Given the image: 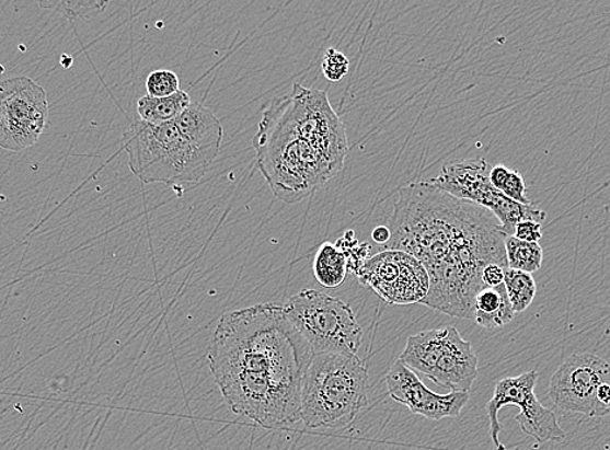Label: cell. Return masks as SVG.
Returning <instances> with one entry per match:
<instances>
[{
  "label": "cell",
  "mask_w": 610,
  "mask_h": 450,
  "mask_svg": "<svg viewBox=\"0 0 610 450\" xmlns=\"http://www.w3.org/2000/svg\"><path fill=\"white\" fill-rule=\"evenodd\" d=\"M312 357L284 307L272 302L223 314L208 348L210 372L231 412L265 428L301 420V386Z\"/></svg>",
  "instance_id": "cell-2"
},
{
  "label": "cell",
  "mask_w": 610,
  "mask_h": 450,
  "mask_svg": "<svg viewBox=\"0 0 610 450\" xmlns=\"http://www.w3.org/2000/svg\"><path fill=\"white\" fill-rule=\"evenodd\" d=\"M369 372L357 355H313L301 386L300 419L342 430L368 405Z\"/></svg>",
  "instance_id": "cell-4"
},
{
  "label": "cell",
  "mask_w": 610,
  "mask_h": 450,
  "mask_svg": "<svg viewBox=\"0 0 610 450\" xmlns=\"http://www.w3.org/2000/svg\"><path fill=\"white\" fill-rule=\"evenodd\" d=\"M514 236L520 239L522 242L539 243L543 236L542 223L522 221L515 228Z\"/></svg>",
  "instance_id": "cell-24"
},
{
  "label": "cell",
  "mask_w": 610,
  "mask_h": 450,
  "mask_svg": "<svg viewBox=\"0 0 610 450\" xmlns=\"http://www.w3.org/2000/svg\"><path fill=\"white\" fill-rule=\"evenodd\" d=\"M506 286L483 288L474 300V321L486 330H495L508 325L515 318Z\"/></svg>",
  "instance_id": "cell-15"
},
{
  "label": "cell",
  "mask_w": 610,
  "mask_h": 450,
  "mask_svg": "<svg viewBox=\"0 0 610 450\" xmlns=\"http://www.w3.org/2000/svg\"><path fill=\"white\" fill-rule=\"evenodd\" d=\"M610 381V364L591 354L567 357L552 376L550 397L560 411L584 414L586 417H605L607 413L598 403L601 383Z\"/></svg>",
  "instance_id": "cell-12"
},
{
  "label": "cell",
  "mask_w": 610,
  "mask_h": 450,
  "mask_svg": "<svg viewBox=\"0 0 610 450\" xmlns=\"http://www.w3.org/2000/svg\"><path fill=\"white\" fill-rule=\"evenodd\" d=\"M371 238L378 244L385 245L390 242L391 231L388 227H378L371 233Z\"/></svg>",
  "instance_id": "cell-28"
},
{
  "label": "cell",
  "mask_w": 610,
  "mask_h": 450,
  "mask_svg": "<svg viewBox=\"0 0 610 450\" xmlns=\"http://www.w3.org/2000/svg\"><path fill=\"white\" fill-rule=\"evenodd\" d=\"M500 192L510 200L526 204V206L530 204L528 196H526V184L523 177L517 171H510L506 184L503 185Z\"/></svg>",
  "instance_id": "cell-23"
},
{
  "label": "cell",
  "mask_w": 610,
  "mask_h": 450,
  "mask_svg": "<svg viewBox=\"0 0 610 450\" xmlns=\"http://www.w3.org/2000/svg\"><path fill=\"white\" fill-rule=\"evenodd\" d=\"M399 360L451 392L471 391L479 377V358L472 343L453 326L411 335Z\"/></svg>",
  "instance_id": "cell-7"
},
{
  "label": "cell",
  "mask_w": 610,
  "mask_h": 450,
  "mask_svg": "<svg viewBox=\"0 0 610 450\" xmlns=\"http://www.w3.org/2000/svg\"><path fill=\"white\" fill-rule=\"evenodd\" d=\"M516 450H518V449H516Z\"/></svg>",
  "instance_id": "cell-29"
},
{
  "label": "cell",
  "mask_w": 610,
  "mask_h": 450,
  "mask_svg": "<svg viewBox=\"0 0 610 450\" xmlns=\"http://www.w3.org/2000/svg\"><path fill=\"white\" fill-rule=\"evenodd\" d=\"M174 124L188 143L210 164L221 151L223 128L219 118L199 103H192L174 119Z\"/></svg>",
  "instance_id": "cell-14"
},
{
  "label": "cell",
  "mask_w": 610,
  "mask_h": 450,
  "mask_svg": "<svg viewBox=\"0 0 610 450\" xmlns=\"http://www.w3.org/2000/svg\"><path fill=\"white\" fill-rule=\"evenodd\" d=\"M508 269L536 273L543 264V249L539 243L522 242L515 236H506Z\"/></svg>",
  "instance_id": "cell-18"
},
{
  "label": "cell",
  "mask_w": 610,
  "mask_h": 450,
  "mask_svg": "<svg viewBox=\"0 0 610 450\" xmlns=\"http://www.w3.org/2000/svg\"><path fill=\"white\" fill-rule=\"evenodd\" d=\"M56 5L62 7V11L69 18H77L81 15H87L88 12H101L105 9L107 3H90V2H67V3H55Z\"/></svg>",
  "instance_id": "cell-25"
},
{
  "label": "cell",
  "mask_w": 610,
  "mask_h": 450,
  "mask_svg": "<svg viewBox=\"0 0 610 450\" xmlns=\"http://www.w3.org/2000/svg\"><path fill=\"white\" fill-rule=\"evenodd\" d=\"M147 95L152 97H168L179 93L180 79L172 70H153L146 81Z\"/></svg>",
  "instance_id": "cell-21"
},
{
  "label": "cell",
  "mask_w": 610,
  "mask_h": 450,
  "mask_svg": "<svg viewBox=\"0 0 610 450\" xmlns=\"http://www.w3.org/2000/svg\"><path fill=\"white\" fill-rule=\"evenodd\" d=\"M47 123L44 88L26 77L0 82V149L20 152L34 146Z\"/></svg>",
  "instance_id": "cell-10"
},
{
  "label": "cell",
  "mask_w": 610,
  "mask_h": 450,
  "mask_svg": "<svg viewBox=\"0 0 610 450\" xmlns=\"http://www.w3.org/2000/svg\"><path fill=\"white\" fill-rule=\"evenodd\" d=\"M334 244L346 256L349 273L356 274L359 272L360 267L370 258V245L360 243L359 239L355 236L354 230L346 231L345 235L341 236Z\"/></svg>",
  "instance_id": "cell-20"
},
{
  "label": "cell",
  "mask_w": 610,
  "mask_h": 450,
  "mask_svg": "<svg viewBox=\"0 0 610 450\" xmlns=\"http://www.w3.org/2000/svg\"><path fill=\"white\" fill-rule=\"evenodd\" d=\"M355 276L390 305L421 304L430 288L425 266L399 250H383L370 257Z\"/></svg>",
  "instance_id": "cell-11"
},
{
  "label": "cell",
  "mask_w": 610,
  "mask_h": 450,
  "mask_svg": "<svg viewBox=\"0 0 610 450\" xmlns=\"http://www.w3.org/2000/svg\"><path fill=\"white\" fill-rule=\"evenodd\" d=\"M504 278H506V269L497 264H490L482 272V282L488 288L503 285Z\"/></svg>",
  "instance_id": "cell-26"
},
{
  "label": "cell",
  "mask_w": 610,
  "mask_h": 450,
  "mask_svg": "<svg viewBox=\"0 0 610 450\" xmlns=\"http://www.w3.org/2000/svg\"><path fill=\"white\" fill-rule=\"evenodd\" d=\"M284 311L313 355L359 351L362 328L346 301L318 290H303L294 295Z\"/></svg>",
  "instance_id": "cell-6"
},
{
  "label": "cell",
  "mask_w": 610,
  "mask_h": 450,
  "mask_svg": "<svg viewBox=\"0 0 610 450\" xmlns=\"http://www.w3.org/2000/svg\"><path fill=\"white\" fill-rule=\"evenodd\" d=\"M538 372L536 370L525 372L520 377L504 378L496 384L494 396L486 406L490 419V435L496 450H506L502 445L499 435L502 425L499 422L500 409L506 406H518L521 412L516 417L523 434L536 439V441H560L565 439V431L560 427L555 413L545 407L536 395Z\"/></svg>",
  "instance_id": "cell-9"
},
{
  "label": "cell",
  "mask_w": 610,
  "mask_h": 450,
  "mask_svg": "<svg viewBox=\"0 0 610 450\" xmlns=\"http://www.w3.org/2000/svg\"><path fill=\"white\" fill-rule=\"evenodd\" d=\"M252 145L272 194L289 204L338 175L349 151L346 126L326 91L300 83L266 105Z\"/></svg>",
  "instance_id": "cell-3"
},
{
  "label": "cell",
  "mask_w": 610,
  "mask_h": 450,
  "mask_svg": "<svg viewBox=\"0 0 610 450\" xmlns=\"http://www.w3.org/2000/svg\"><path fill=\"white\" fill-rule=\"evenodd\" d=\"M510 169L506 165L499 164L491 168L490 181L491 184L497 189H502L503 185L506 184Z\"/></svg>",
  "instance_id": "cell-27"
},
{
  "label": "cell",
  "mask_w": 610,
  "mask_h": 450,
  "mask_svg": "<svg viewBox=\"0 0 610 450\" xmlns=\"http://www.w3.org/2000/svg\"><path fill=\"white\" fill-rule=\"evenodd\" d=\"M322 73L331 82H339L348 73L349 60L347 56L335 48H327L321 62Z\"/></svg>",
  "instance_id": "cell-22"
},
{
  "label": "cell",
  "mask_w": 610,
  "mask_h": 450,
  "mask_svg": "<svg viewBox=\"0 0 610 450\" xmlns=\"http://www.w3.org/2000/svg\"><path fill=\"white\" fill-rule=\"evenodd\" d=\"M347 258L334 243H324L313 259V276L321 286L335 288L348 276Z\"/></svg>",
  "instance_id": "cell-17"
},
{
  "label": "cell",
  "mask_w": 610,
  "mask_h": 450,
  "mask_svg": "<svg viewBox=\"0 0 610 450\" xmlns=\"http://www.w3.org/2000/svg\"><path fill=\"white\" fill-rule=\"evenodd\" d=\"M490 165L485 159L451 161L441 168L437 178L429 184L461 200H468L490 210L500 222L504 234L514 236L515 228L522 221L542 223L546 212L532 204H521L507 198L490 181Z\"/></svg>",
  "instance_id": "cell-8"
},
{
  "label": "cell",
  "mask_w": 610,
  "mask_h": 450,
  "mask_svg": "<svg viewBox=\"0 0 610 450\" xmlns=\"http://www.w3.org/2000/svg\"><path fill=\"white\" fill-rule=\"evenodd\" d=\"M191 104V96L186 91L180 90L168 97H152L146 94L138 101L137 111L140 122L161 125L174 122Z\"/></svg>",
  "instance_id": "cell-16"
},
{
  "label": "cell",
  "mask_w": 610,
  "mask_h": 450,
  "mask_svg": "<svg viewBox=\"0 0 610 450\" xmlns=\"http://www.w3.org/2000/svg\"><path fill=\"white\" fill-rule=\"evenodd\" d=\"M389 395L416 414L431 420L458 418L469 401V392L439 395L419 381L416 372L398 360L385 376Z\"/></svg>",
  "instance_id": "cell-13"
},
{
  "label": "cell",
  "mask_w": 610,
  "mask_h": 450,
  "mask_svg": "<svg viewBox=\"0 0 610 450\" xmlns=\"http://www.w3.org/2000/svg\"><path fill=\"white\" fill-rule=\"evenodd\" d=\"M130 171L145 184H193L205 177L210 163L181 136L172 123L136 122L124 136Z\"/></svg>",
  "instance_id": "cell-5"
},
{
  "label": "cell",
  "mask_w": 610,
  "mask_h": 450,
  "mask_svg": "<svg viewBox=\"0 0 610 450\" xmlns=\"http://www.w3.org/2000/svg\"><path fill=\"white\" fill-rule=\"evenodd\" d=\"M504 286L515 313L525 312L536 299L537 284L530 273L506 269Z\"/></svg>",
  "instance_id": "cell-19"
},
{
  "label": "cell",
  "mask_w": 610,
  "mask_h": 450,
  "mask_svg": "<svg viewBox=\"0 0 610 450\" xmlns=\"http://www.w3.org/2000/svg\"><path fill=\"white\" fill-rule=\"evenodd\" d=\"M383 250L415 256L429 274L421 304L456 319H474V300L490 264L508 269L506 234L488 209L441 192L429 181L399 189Z\"/></svg>",
  "instance_id": "cell-1"
}]
</instances>
